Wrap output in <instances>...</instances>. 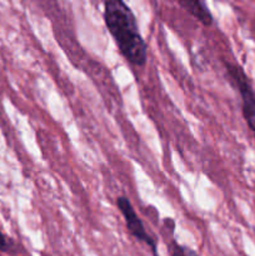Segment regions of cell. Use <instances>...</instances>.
I'll return each instance as SVG.
<instances>
[{"instance_id":"obj_1","label":"cell","mask_w":255,"mask_h":256,"mask_svg":"<svg viewBox=\"0 0 255 256\" xmlns=\"http://www.w3.org/2000/svg\"><path fill=\"white\" fill-rule=\"evenodd\" d=\"M104 22L125 60L135 66H144L148 45L140 34L134 12L124 0H105Z\"/></svg>"},{"instance_id":"obj_2","label":"cell","mask_w":255,"mask_h":256,"mask_svg":"<svg viewBox=\"0 0 255 256\" xmlns=\"http://www.w3.org/2000/svg\"><path fill=\"white\" fill-rule=\"evenodd\" d=\"M226 72L242 98V112L245 122L249 129L255 132V92L252 82L240 65L228 62Z\"/></svg>"},{"instance_id":"obj_3","label":"cell","mask_w":255,"mask_h":256,"mask_svg":"<svg viewBox=\"0 0 255 256\" xmlns=\"http://www.w3.org/2000/svg\"><path fill=\"white\" fill-rule=\"evenodd\" d=\"M116 206L119 209V212H122V218H124L125 225H126V229L130 232V235L132 238H135L138 242L146 245L152 250V256H159L158 255L156 242L150 236L149 232H146L144 224L140 220V218L138 216L136 212H135L134 206L130 202V200L126 196H119L116 200Z\"/></svg>"},{"instance_id":"obj_4","label":"cell","mask_w":255,"mask_h":256,"mask_svg":"<svg viewBox=\"0 0 255 256\" xmlns=\"http://www.w3.org/2000/svg\"><path fill=\"white\" fill-rule=\"evenodd\" d=\"M178 4L204 26H212V15L204 0H176Z\"/></svg>"},{"instance_id":"obj_5","label":"cell","mask_w":255,"mask_h":256,"mask_svg":"<svg viewBox=\"0 0 255 256\" xmlns=\"http://www.w3.org/2000/svg\"><path fill=\"white\" fill-rule=\"evenodd\" d=\"M170 255L172 256H199L196 252L186 245H182L176 242H172L170 245Z\"/></svg>"},{"instance_id":"obj_6","label":"cell","mask_w":255,"mask_h":256,"mask_svg":"<svg viewBox=\"0 0 255 256\" xmlns=\"http://www.w3.org/2000/svg\"><path fill=\"white\" fill-rule=\"evenodd\" d=\"M9 249H10L9 240L6 239V236H5V235L2 234V230H0V252H9Z\"/></svg>"},{"instance_id":"obj_7","label":"cell","mask_w":255,"mask_h":256,"mask_svg":"<svg viewBox=\"0 0 255 256\" xmlns=\"http://www.w3.org/2000/svg\"><path fill=\"white\" fill-rule=\"evenodd\" d=\"M254 135H255V132H254Z\"/></svg>"}]
</instances>
